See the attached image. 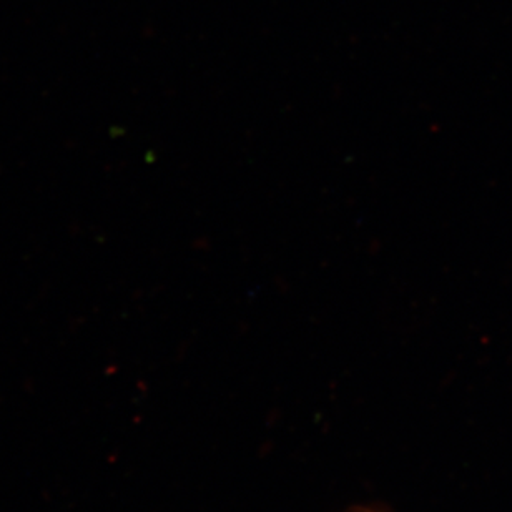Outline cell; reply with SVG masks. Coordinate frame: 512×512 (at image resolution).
<instances>
[]
</instances>
